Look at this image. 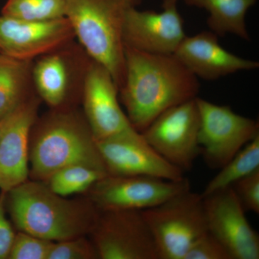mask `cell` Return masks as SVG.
Returning a JSON list of instances; mask_svg holds the SVG:
<instances>
[{"instance_id": "ac0fdd59", "label": "cell", "mask_w": 259, "mask_h": 259, "mask_svg": "<svg viewBox=\"0 0 259 259\" xmlns=\"http://www.w3.org/2000/svg\"><path fill=\"white\" fill-rule=\"evenodd\" d=\"M189 6L205 10L209 13L207 25L218 36L234 34L250 41L245 23L247 12L257 0H183Z\"/></svg>"}, {"instance_id": "603a6c76", "label": "cell", "mask_w": 259, "mask_h": 259, "mask_svg": "<svg viewBox=\"0 0 259 259\" xmlns=\"http://www.w3.org/2000/svg\"><path fill=\"white\" fill-rule=\"evenodd\" d=\"M54 242L23 231L15 234L10 259H48Z\"/></svg>"}, {"instance_id": "cb8c5ba5", "label": "cell", "mask_w": 259, "mask_h": 259, "mask_svg": "<svg viewBox=\"0 0 259 259\" xmlns=\"http://www.w3.org/2000/svg\"><path fill=\"white\" fill-rule=\"evenodd\" d=\"M99 258L93 242L86 236L54 242L48 259Z\"/></svg>"}, {"instance_id": "ffe728a7", "label": "cell", "mask_w": 259, "mask_h": 259, "mask_svg": "<svg viewBox=\"0 0 259 259\" xmlns=\"http://www.w3.org/2000/svg\"><path fill=\"white\" fill-rule=\"evenodd\" d=\"M259 169V135L245 145L221 168L218 175L206 186L202 197L231 187L236 182Z\"/></svg>"}, {"instance_id": "7c38bea8", "label": "cell", "mask_w": 259, "mask_h": 259, "mask_svg": "<svg viewBox=\"0 0 259 259\" xmlns=\"http://www.w3.org/2000/svg\"><path fill=\"white\" fill-rule=\"evenodd\" d=\"M74 37L65 17L35 21L0 16V53L15 59L31 61L67 45Z\"/></svg>"}, {"instance_id": "ba28073f", "label": "cell", "mask_w": 259, "mask_h": 259, "mask_svg": "<svg viewBox=\"0 0 259 259\" xmlns=\"http://www.w3.org/2000/svg\"><path fill=\"white\" fill-rule=\"evenodd\" d=\"M196 98L168 109L141 133L156 152L183 172L192 168L201 153Z\"/></svg>"}, {"instance_id": "8992f818", "label": "cell", "mask_w": 259, "mask_h": 259, "mask_svg": "<svg viewBox=\"0 0 259 259\" xmlns=\"http://www.w3.org/2000/svg\"><path fill=\"white\" fill-rule=\"evenodd\" d=\"M199 112L198 142L209 168L221 169L259 135L258 121L238 115L226 105L196 98Z\"/></svg>"}, {"instance_id": "f1b7e54d", "label": "cell", "mask_w": 259, "mask_h": 259, "mask_svg": "<svg viewBox=\"0 0 259 259\" xmlns=\"http://www.w3.org/2000/svg\"><path fill=\"white\" fill-rule=\"evenodd\" d=\"M1 129H2V120L0 121V133H1Z\"/></svg>"}, {"instance_id": "83f0119b", "label": "cell", "mask_w": 259, "mask_h": 259, "mask_svg": "<svg viewBox=\"0 0 259 259\" xmlns=\"http://www.w3.org/2000/svg\"><path fill=\"white\" fill-rule=\"evenodd\" d=\"M179 0H163L162 8H163V9H164V8L177 6V2Z\"/></svg>"}, {"instance_id": "4316f807", "label": "cell", "mask_w": 259, "mask_h": 259, "mask_svg": "<svg viewBox=\"0 0 259 259\" xmlns=\"http://www.w3.org/2000/svg\"><path fill=\"white\" fill-rule=\"evenodd\" d=\"M5 192L0 196V259L9 258L15 234L5 214Z\"/></svg>"}, {"instance_id": "6da1fadb", "label": "cell", "mask_w": 259, "mask_h": 259, "mask_svg": "<svg viewBox=\"0 0 259 259\" xmlns=\"http://www.w3.org/2000/svg\"><path fill=\"white\" fill-rule=\"evenodd\" d=\"M125 79L119 93L131 125L139 132L168 109L197 97L198 78L175 56L125 46Z\"/></svg>"}, {"instance_id": "4fadbf2b", "label": "cell", "mask_w": 259, "mask_h": 259, "mask_svg": "<svg viewBox=\"0 0 259 259\" xmlns=\"http://www.w3.org/2000/svg\"><path fill=\"white\" fill-rule=\"evenodd\" d=\"M81 88L85 119L95 141L134 128L119 103L118 88L103 66L91 59Z\"/></svg>"}, {"instance_id": "30bf717a", "label": "cell", "mask_w": 259, "mask_h": 259, "mask_svg": "<svg viewBox=\"0 0 259 259\" xmlns=\"http://www.w3.org/2000/svg\"><path fill=\"white\" fill-rule=\"evenodd\" d=\"M96 142L108 175L171 181L185 178L182 170L162 157L135 128Z\"/></svg>"}, {"instance_id": "52a82bcc", "label": "cell", "mask_w": 259, "mask_h": 259, "mask_svg": "<svg viewBox=\"0 0 259 259\" xmlns=\"http://www.w3.org/2000/svg\"><path fill=\"white\" fill-rule=\"evenodd\" d=\"M90 234L99 258L159 259L142 211L100 210Z\"/></svg>"}, {"instance_id": "5b68a950", "label": "cell", "mask_w": 259, "mask_h": 259, "mask_svg": "<svg viewBox=\"0 0 259 259\" xmlns=\"http://www.w3.org/2000/svg\"><path fill=\"white\" fill-rule=\"evenodd\" d=\"M159 259H184L207 226L202 194L186 191L156 207L142 210Z\"/></svg>"}, {"instance_id": "44dd1931", "label": "cell", "mask_w": 259, "mask_h": 259, "mask_svg": "<svg viewBox=\"0 0 259 259\" xmlns=\"http://www.w3.org/2000/svg\"><path fill=\"white\" fill-rule=\"evenodd\" d=\"M107 175V172L84 165H71L56 171L44 182L54 193L66 197L88 192Z\"/></svg>"}, {"instance_id": "277c9868", "label": "cell", "mask_w": 259, "mask_h": 259, "mask_svg": "<svg viewBox=\"0 0 259 259\" xmlns=\"http://www.w3.org/2000/svg\"><path fill=\"white\" fill-rule=\"evenodd\" d=\"M144 0H65V18L92 60L110 73L120 90L125 79L122 30L126 15Z\"/></svg>"}, {"instance_id": "9a60e30c", "label": "cell", "mask_w": 259, "mask_h": 259, "mask_svg": "<svg viewBox=\"0 0 259 259\" xmlns=\"http://www.w3.org/2000/svg\"><path fill=\"white\" fill-rule=\"evenodd\" d=\"M186 36L184 20L177 7L161 13L132 8L126 15L124 46L150 54L173 55Z\"/></svg>"}, {"instance_id": "3957f363", "label": "cell", "mask_w": 259, "mask_h": 259, "mask_svg": "<svg viewBox=\"0 0 259 259\" xmlns=\"http://www.w3.org/2000/svg\"><path fill=\"white\" fill-rule=\"evenodd\" d=\"M30 175L40 182L71 165L107 172L85 117L65 110L49 114L37 125L35 122L30 135Z\"/></svg>"}, {"instance_id": "7a4b0ae2", "label": "cell", "mask_w": 259, "mask_h": 259, "mask_svg": "<svg viewBox=\"0 0 259 259\" xmlns=\"http://www.w3.org/2000/svg\"><path fill=\"white\" fill-rule=\"evenodd\" d=\"M7 194L18 231L53 242L90 234L100 212L90 198L66 199L40 181H25Z\"/></svg>"}, {"instance_id": "484cf974", "label": "cell", "mask_w": 259, "mask_h": 259, "mask_svg": "<svg viewBox=\"0 0 259 259\" xmlns=\"http://www.w3.org/2000/svg\"><path fill=\"white\" fill-rule=\"evenodd\" d=\"M245 210L259 213V169L241 179L233 186Z\"/></svg>"}, {"instance_id": "2e32d148", "label": "cell", "mask_w": 259, "mask_h": 259, "mask_svg": "<svg viewBox=\"0 0 259 259\" xmlns=\"http://www.w3.org/2000/svg\"><path fill=\"white\" fill-rule=\"evenodd\" d=\"M173 55L194 76L209 81L259 68L258 61L238 57L223 49L212 31L186 35Z\"/></svg>"}, {"instance_id": "8fae6325", "label": "cell", "mask_w": 259, "mask_h": 259, "mask_svg": "<svg viewBox=\"0 0 259 259\" xmlns=\"http://www.w3.org/2000/svg\"><path fill=\"white\" fill-rule=\"evenodd\" d=\"M207 231L232 259H258L259 238L233 187L203 197Z\"/></svg>"}, {"instance_id": "9c48e42d", "label": "cell", "mask_w": 259, "mask_h": 259, "mask_svg": "<svg viewBox=\"0 0 259 259\" xmlns=\"http://www.w3.org/2000/svg\"><path fill=\"white\" fill-rule=\"evenodd\" d=\"M190 190V182L186 178L171 181L151 177L107 175L90 188L89 198L100 211H142Z\"/></svg>"}, {"instance_id": "d4e9b609", "label": "cell", "mask_w": 259, "mask_h": 259, "mask_svg": "<svg viewBox=\"0 0 259 259\" xmlns=\"http://www.w3.org/2000/svg\"><path fill=\"white\" fill-rule=\"evenodd\" d=\"M184 259H232L224 245L209 232L197 240Z\"/></svg>"}, {"instance_id": "5bb4252c", "label": "cell", "mask_w": 259, "mask_h": 259, "mask_svg": "<svg viewBox=\"0 0 259 259\" xmlns=\"http://www.w3.org/2000/svg\"><path fill=\"white\" fill-rule=\"evenodd\" d=\"M38 102L29 97L2 120L0 133V189L8 193L28 180L30 141L37 120Z\"/></svg>"}, {"instance_id": "e0dca14e", "label": "cell", "mask_w": 259, "mask_h": 259, "mask_svg": "<svg viewBox=\"0 0 259 259\" xmlns=\"http://www.w3.org/2000/svg\"><path fill=\"white\" fill-rule=\"evenodd\" d=\"M70 44L39 57L32 66V80L39 96L49 106L58 109L69 96L75 79L86 71L91 59L78 60L77 53L69 49Z\"/></svg>"}, {"instance_id": "d6986e66", "label": "cell", "mask_w": 259, "mask_h": 259, "mask_svg": "<svg viewBox=\"0 0 259 259\" xmlns=\"http://www.w3.org/2000/svg\"><path fill=\"white\" fill-rule=\"evenodd\" d=\"M32 66L31 61L0 53V121L30 96Z\"/></svg>"}, {"instance_id": "7402d4cb", "label": "cell", "mask_w": 259, "mask_h": 259, "mask_svg": "<svg viewBox=\"0 0 259 259\" xmlns=\"http://www.w3.org/2000/svg\"><path fill=\"white\" fill-rule=\"evenodd\" d=\"M2 15L35 21L64 18L65 0H7Z\"/></svg>"}]
</instances>
